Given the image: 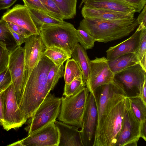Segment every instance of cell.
Wrapping results in <instances>:
<instances>
[{"mask_svg":"<svg viewBox=\"0 0 146 146\" xmlns=\"http://www.w3.org/2000/svg\"><path fill=\"white\" fill-rule=\"evenodd\" d=\"M114 76L107 58L105 57H96L90 60V74L86 87L93 93L97 87L113 82Z\"/></svg>","mask_w":146,"mask_h":146,"instance_id":"12","label":"cell"},{"mask_svg":"<svg viewBox=\"0 0 146 146\" xmlns=\"http://www.w3.org/2000/svg\"><path fill=\"white\" fill-rule=\"evenodd\" d=\"M54 123L59 133L58 146H84L78 128L56 120Z\"/></svg>","mask_w":146,"mask_h":146,"instance_id":"17","label":"cell"},{"mask_svg":"<svg viewBox=\"0 0 146 146\" xmlns=\"http://www.w3.org/2000/svg\"><path fill=\"white\" fill-rule=\"evenodd\" d=\"M140 137L146 141V120L141 123L140 129Z\"/></svg>","mask_w":146,"mask_h":146,"instance_id":"42","label":"cell"},{"mask_svg":"<svg viewBox=\"0 0 146 146\" xmlns=\"http://www.w3.org/2000/svg\"><path fill=\"white\" fill-rule=\"evenodd\" d=\"M102 8L125 13L134 14L136 12L133 7L121 0H82L79 6Z\"/></svg>","mask_w":146,"mask_h":146,"instance_id":"20","label":"cell"},{"mask_svg":"<svg viewBox=\"0 0 146 146\" xmlns=\"http://www.w3.org/2000/svg\"><path fill=\"white\" fill-rule=\"evenodd\" d=\"M93 93L97 111V124L102 116L107 115L126 97L122 89L114 81L97 87Z\"/></svg>","mask_w":146,"mask_h":146,"instance_id":"7","label":"cell"},{"mask_svg":"<svg viewBox=\"0 0 146 146\" xmlns=\"http://www.w3.org/2000/svg\"><path fill=\"white\" fill-rule=\"evenodd\" d=\"M78 42L86 50L92 48L96 41L94 37L85 31L80 29L76 30Z\"/></svg>","mask_w":146,"mask_h":146,"instance_id":"30","label":"cell"},{"mask_svg":"<svg viewBox=\"0 0 146 146\" xmlns=\"http://www.w3.org/2000/svg\"><path fill=\"white\" fill-rule=\"evenodd\" d=\"M135 53L139 62L146 54V28L141 31L139 44Z\"/></svg>","mask_w":146,"mask_h":146,"instance_id":"33","label":"cell"},{"mask_svg":"<svg viewBox=\"0 0 146 146\" xmlns=\"http://www.w3.org/2000/svg\"><path fill=\"white\" fill-rule=\"evenodd\" d=\"M81 13L82 16L86 19L117 20L132 19L135 18L134 14L84 6L82 8Z\"/></svg>","mask_w":146,"mask_h":146,"instance_id":"19","label":"cell"},{"mask_svg":"<svg viewBox=\"0 0 146 146\" xmlns=\"http://www.w3.org/2000/svg\"><path fill=\"white\" fill-rule=\"evenodd\" d=\"M71 56L79 66L82 72L83 80L86 84L89 77L90 61L86 50L77 43L71 52Z\"/></svg>","mask_w":146,"mask_h":146,"instance_id":"21","label":"cell"},{"mask_svg":"<svg viewBox=\"0 0 146 146\" xmlns=\"http://www.w3.org/2000/svg\"><path fill=\"white\" fill-rule=\"evenodd\" d=\"M141 31H136L128 38L115 46L110 47L106 51V58L108 61H112L125 54L135 53L139 42Z\"/></svg>","mask_w":146,"mask_h":146,"instance_id":"18","label":"cell"},{"mask_svg":"<svg viewBox=\"0 0 146 146\" xmlns=\"http://www.w3.org/2000/svg\"><path fill=\"white\" fill-rule=\"evenodd\" d=\"M8 146H23L21 144L20 141H19L15 142L11 144L8 145Z\"/></svg>","mask_w":146,"mask_h":146,"instance_id":"45","label":"cell"},{"mask_svg":"<svg viewBox=\"0 0 146 146\" xmlns=\"http://www.w3.org/2000/svg\"><path fill=\"white\" fill-rule=\"evenodd\" d=\"M17 0H0V10L8 9Z\"/></svg>","mask_w":146,"mask_h":146,"instance_id":"41","label":"cell"},{"mask_svg":"<svg viewBox=\"0 0 146 146\" xmlns=\"http://www.w3.org/2000/svg\"><path fill=\"white\" fill-rule=\"evenodd\" d=\"M9 27L12 35L16 43V46H21L22 44L25 42L27 38L16 33Z\"/></svg>","mask_w":146,"mask_h":146,"instance_id":"40","label":"cell"},{"mask_svg":"<svg viewBox=\"0 0 146 146\" xmlns=\"http://www.w3.org/2000/svg\"><path fill=\"white\" fill-rule=\"evenodd\" d=\"M59 133L52 122L20 140L23 146H58Z\"/></svg>","mask_w":146,"mask_h":146,"instance_id":"15","label":"cell"},{"mask_svg":"<svg viewBox=\"0 0 146 146\" xmlns=\"http://www.w3.org/2000/svg\"><path fill=\"white\" fill-rule=\"evenodd\" d=\"M22 0L24 5L27 7L38 11L51 16L40 0Z\"/></svg>","mask_w":146,"mask_h":146,"instance_id":"35","label":"cell"},{"mask_svg":"<svg viewBox=\"0 0 146 146\" xmlns=\"http://www.w3.org/2000/svg\"><path fill=\"white\" fill-rule=\"evenodd\" d=\"M9 55L6 44L0 41V75L8 68Z\"/></svg>","mask_w":146,"mask_h":146,"instance_id":"32","label":"cell"},{"mask_svg":"<svg viewBox=\"0 0 146 146\" xmlns=\"http://www.w3.org/2000/svg\"><path fill=\"white\" fill-rule=\"evenodd\" d=\"M63 64L60 66L54 64L50 68L47 77V88L50 91L53 90L59 79L64 76Z\"/></svg>","mask_w":146,"mask_h":146,"instance_id":"28","label":"cell"},{"mask_svg":"<svg viewBox=\"0 0 146 146\" xmlns=\"http://www.w3.org/2000/svg\"><path fill=\"white\" fill-rule=\"evenodd\" d=\"M44 54L58 66H60L65 61L71 58L64 50L56 47L46 48Z\"/></svg>","mask_w":146,"mask_h":146,"instance_id":"24","label":"cell"},{"mask_svg":"<svg viewBox=\"0 0 146 146\" xmlns=\"http://www.w3.org/2000/svg\"><path fill=\"white\" fill-rule=\"evenodd\" d=\"M98 123V113L93 94L88 95L80 131L84 146H93Z\"/></svg>","mask_w":146,"mask_h":146,"instance_id":"13","label":"cell"},{"mask_svg":"<svg viewBox=\"0 0 146 146\" xmlns=\"http://www.w3.org/2000/svg\"><path fill=\"white\" fill-rule=\"evenodd\" d=\"M76 30L72 24L65 21L59 24H44L38 29L46 48H60L70 57L72 50L78 42Z\"/></svg>","mask_w":146,"mask_h":146,"instance_id":"3","label":"cell"},{"mask_svg":"<svg viewBox=\"0 0 146 146\" xmlns=\"http://www.w3.org/2000/svg\"><path fill=\"white\" fill-rule=\"evenodd\" d=\"M40 0L51 17L64 21L62 14L53 0Z\"/></svg>","mask_w":146,"mask_h":146,"instance_id":"31","label":"cell"},{"mask_svg":"<svg viewBox=\"0 0 146 146\" xmlns=\"http://www.w3.org/2000/svg\"><path fill=\"white\" fill-rule=\"evenodd\" d=\"M11 36H13L7 22L1 19L0 20V41L7 45V43L11 41L10 38Z\"/></svg>","mask_w":146,"mask_h":146,"instance_id":"34","label":"cell"},{"mask_svg":"<svg viewBox=\"0 0 146 146\" xmlns=\"http://www.w3.org/2000/svg\"><path fill=\"white\" fill-rule=\"evenodd\" d=\"M134 114L141 123L146 120V104L140 97L128 98Z\"/></svg>","mask_w":146,"mask_h":146,"instance_id":"27","label":"cell"},{"mask_svg":"<svg viewBox=\"0 0 146 146\" xmlns=\"http://www.w3.org/2000/svg\"><path fill=\"white\" fill-rule=\"evenodd\" d=\"M125 110L122 127L115 146H137L140 137L141 122L131 108L129 98L124 100Z\"/></svg>","mask_w":146,"mask_h":146,"instance_id":"10","label":"cell"},{"mask_svg":"<svg viewBox=\"0 0 146 146\" xmlns=\"http://www.w3.org/2000/svg\"><path fill=\"white\" fill-rule=\"evenodd\" d=\"M8 68L19 105L25 84L23 47L16 46L10 51Z\"/></svg>","mask_w":146,"mask_h":146,"instance_id":"11","label":"cell"},{"mask_svg":"<svg viewBox=\"0 0 146 146\" xmlns=\"http://www.w3.org/2000/svg\"><path fill=\"white\" fill-rule=\"evenodd\" d=\"M121 0L134 8L136 12H140L146 5V0Z\"/></svg>","mask_w":146,"mask_h":146,"instance_id":"38","label":"cell"},{"mask_svg":"<svg viewBox=\"0 0 146 146\" xmlns=\"http://www.w3.org/2000/svg\"><path fill=\"white\" fill-rule=\"evenodd\" d=\"M146 79L144 82L142 87L140 97L141 98L144 103L146 104Z\"/></svg>","mask_w":146,"mask_h":146,"instance_id":"43","label":"cell"},{"mask_svg":"<svg viewBox=\"0 0 146 146\" xmlns=\"http://www.w3.org/2000/svg\"><path fill=\"white\" fill-rule=\"evenodd\" d=\"M46 48L39 35L34 34L27 38L23 47L25 83L32 71L44 55Z\"/></svg>","mask_w":146,"mask_h":146,"instance_id":"14","label":"cell"},{"mask_svg":"<svg viewBox=\"0 0 146 146\" xmlns=\"http://www.w3.org/2000/svg\"><path fill=\"white\" fill-rule=\"evenodd\" d=\"M146 79V71L137 64L114 74L113 81L122 89L126 97H140Z\"/></svg>","mask_w":146,"mask_h":146,"instance_id":"8","label":"cell"},{"mask_svg":"<svg viewBox=\"0 0 146 146\" xmlns=\"http://www.w3.org/2000/svg\"><path fill=\"white\" fill-rule=\"evenodd\" d=\"M54 64L44 54L26 82L18 106L27 121L50 93L47 88V77Z\"/></svg>","mask_w":146,"mask_h":146,"instance_id":"1","label":"cell"},{"mask_svg":"<svg viewBox=\"0 0 146 146\" xmlns=\"http://www.w3.org/2000/svg\"><path fill=\"white\" fill-rule=\"evenodd\" d=\"M108 62L109 67L114 74L137 64H139L135 53L122 55L112 61H108Z\"/></svg>","mask_w":146,"mask_h":146,"instance_id":"22","label":"cell"},{"mask_svg":"<svg viewBox=\"0 0 146 146\" xmlns=\"http://www.w3.org/2000/svg\"><path fill=\"white\" fill-rule=\"evenodd\" d=\"M139 25L135 18L117 20L84 18L78 29L87 32L96 41L106 43L128 36Z\"/></svg>","mask_w":146,"mask_h":146,"instance_id":"2","label":"cell"},{"mask_svg":"<svg viewBox=\"0 0 146 146\" xmlns=\"http://www.w3.org/2000/svg\"><path fill=\"white\" fill-rule=\"evenodd\" d=\"M8 26L15 32L27 38L34 35L28 30L12 23L7 22Z\"/></svg>","mask_w":146,"mask_h":146,"instance_id":"37","label":"cell"},{"mask_svg":"<svg viewBox=\"0 0 146 146\" xmlns=\"http://www.w3.org/2000/svg\"><path fill=\"white\" fill-rule=\"evenodd\" d=\"M4 124L3 127L7 131L21 127L26 123L20 110L11 83L1 93Z\"/></svg>","mask_w":146,"mask_h":146,"instance_id":"9","label":"cell"},{"mask_svg":"<svg viewBox=\"0 0 146 146\" xmlns=\"http://www.w3.org/2000/svg\"><path fill=\"white\" fill-rule=\"evenodd\" d=\"M82 78H75L68 84H65L63 96L69 97L74 95L86 87Z\"/></svg>","mask_w":146,"mask_h":146,"instance_id":"29","label":"cell"},{"mask_svg":"<svg viewBox=\"0 0 146 146\" xmlns=\"http://www.w3.org/2000/svg\"><path fill=\"white\" fill-rule=\"evenodd\" d=\"M124 110L123 100L107 115L101 117L93 146H115L122 127Z\"/></svg>","mask_w":146,"mask_h":146,"instance_id":"4","label":"cell"},{"mask_svg":"<svg viewBox=\"0 0 146 146\" xmlns=\"http://www.w3.org/2000/svg\"><path fill=\"white\" fill-rule=\"evenodd\" d=\"M11 83L10 73L8 68L0 75V91H3Z\"/></svg>","mask_w":146,"mask_h":146,"instance_id":"36","label":"cell"},{"mask_svg":"<svg viewBox=\"0 0 146 146\" xmlns=\"http://www.w3.org/2000/svg\"><path fill=\"white\" fill-rule=\"evenodd\" d=\"M62 14L63 20L73 18L76 14L77 0H53Z\"/></svg>","mask_w":146,"mask_h":146,"instance_id":"26","label":"cell"},{"mask_svg":"<svg viewBox=\"0 0 146 146\" xmlns=\"http://www.w3.org/2000/svg\"><path fill=\"white\" fill-rule=\"evenodd\" d=\"M64 78L65 84H68L76 78H82L81 70L73 58L67 60L65 67Z\"/></svg>","mask_w":146,"mask_h":146,"instance_id":"25","label":"cell"},{"mask_svg":"<svg viewBox=\"0 0 146 146\" xmlns=\"http://www.w3.org/2000/svg\"><path fill=\"white\" fill-rule=\"evenodd\" d=\"M31 17L38 29L44 24H56L61 23L62 21L38 11L28 8Z\"/></svg>","mask_w":146,"mask_h":146,"instance_id":"23","label":"cell"},{"mask_svg":"<svg viewBox=\"0 0 146 146\" xmlns=\"http://www.w3.org/2000/svg\"><path fill=\"white\" fill-rule=\"evenodd\" d=\"M61 104V98L50 93L26 122L24 129L28 135L54 122L60 114Z\"/></svg>","mask_w":146,"mask_h":146,"instance_id":"6","label":"cell"},{"mask_svg":"<svg viewBox=\"0 0 146 146\" xmlns=\"http://www.w3.org/2000/svg\"><path fill=\"white\" fill-rule=\"evenodd\" d=\"M1 19L22 27L33 34L39 35L29 9L24 5L17 4L11 9H8L4 13Z\"/></svg>","mask_w":146,"mask_h":146,"instance_id":"16","label":"cell"},{"mask_svg":"<svg viewBox=\"0 0 146 146\" xmlns=\"http://www.w3.org/2000/svg\"><path fill=\"white\" fill-rule=\"evenodd\" d=\"M89 92L85 87L74 95L62 97L59 121L81 128Z\"/></svg>","mask_w":146,"mask_h":146,"instance_id":"5","label":"cell"},{"mask_svg":"<svg viewBox=\"0 0 146 146\" xmlns=\"http://www.w3.org/2000/svg\"><path fill=\"white\" fill-rule=\"evenodd\" d=\"M137 19L139 24L136 31H141L143 29L146 28V5H145Z\"/></svg>","mask_w":146,"mask_h":146,"instance_id":"39","label":"cell"},{"mask_svg":"<svg viewBox=\"0 0 146 146\" xmlns=\"http://www.w3.org/2000/svg\"><path fill=\"white\" fill-rule=\"evenodd\" d=\"M2 92L0 91V124L3 126L4 124V121L3 114V104L1 97V93Z\"/></svg>","mask_w":146,"mask_h":146,"instance_id":"44","label":"cell"}]
</instances>
